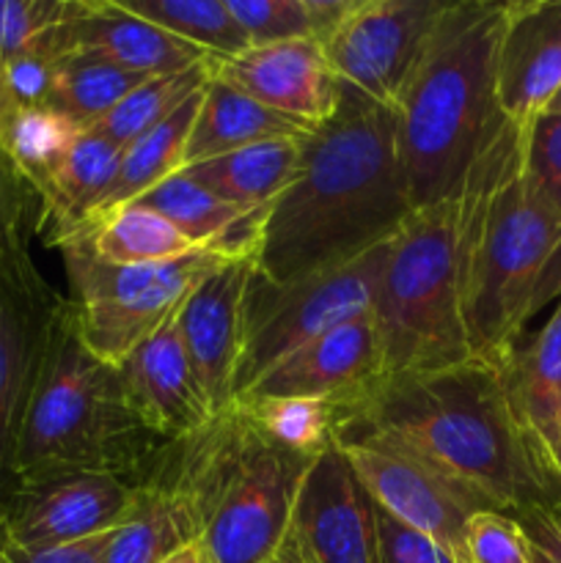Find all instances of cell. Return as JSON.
Masks as SVG:
<instances>
[{
  "label": "cell",
  "instance_id": "1",
  "mask_svg": "<svg viewBox=\"0 0 561 563\" xmlns=\"http://www.w3.org/2000/svg\"><path fill=\"white\" fill-rule=\"evenodd\" d=\"M462 324L473 361L504 368L561 297V214L526 174V126L501 119L451 196Z\"/></svg>",
  "mask_w": 561,
  "mask_h": 563
},
{
  "label": "cell",
  "instance_id": "2",
  "mask_svg": "<svg viewBox=\"0 0 561 563\" xmlns=\"http://www.w3.org/2000/svg\"><path fill=\"white\" fill-rule=\"evenodd\" d=\"M339 429L402 445L509 517L561 506L548 454L517 418L501 368L465 361L438 372L383 379Z\"/></svg>",
  "mask_w": 561,
  "mask_h": 563
},
{
  "label": "cell",
  "instance_id": "3",
  "mask_svg": "<svg viewBox=\"0 0 561 563\" xmlns=\"http://www.w3.org/2000/svg\"><path fill=\"white\" fill-rule=\"evenodd\" d=\"M410 212L394 110L344 86L333 119L306 135L292 185L264 209L253 267L273 284L300 278L383 245Z\"/></svg>",
  "mask_w": 561,
  "mask_h": 563
},
{
  "label": "cell",
  "instance_id": "4",
  "mask_svg": "<svg viewBox=\"0 0 561 563\" xmlns=\"http://www.w3.org/2000/svg\"><path fill=\"white\" fill-rule=\"evenodd\" d=\"M506 0H446L394 104L396 154L413 209L454 196L504 113L495 93Z\"/></svg>",
  "mask_w": 561,
  "mask_h": 563
},
{
  "label": "cell",
  "instance_id": "5",
  "mask_svg": "<svg viewBox=\"0 0 561 563\" xmlns=\"http://www.w3.org/2000/svg\"><path fill=\"white\" fill-rule=\"evenodd\" d=\"M165 443L130 407L119 368L86 350L69 300L55 295L16 434L14 487L80 471L135 482Z\"/></svg>",
  "mask_w": 561,
  "mask_h": 563
},
{
  "label": "cell",
  "instance_id": "6",
  "mask_svg": "<svg viewBox=\"0 0 561 563\" xmlns=\"http://www.w3.org/2000/svg\"><path fill=\"white\" fill-rule=\"evenodd\" d=\"M201 542L215 563H270L286 542L308 456L284 449L242 407L190 434Z\"/></svg>",
  "mask_w": 561,
  "mask_h": 563
},
{
  "label": "cell",
  "instance_id": "7",
  "mask_svg": "<svg viewBox=\"0 0 561 563\" xmlns=\"http://www.w3.org/2000/svg\"><path fill=\"white\" fill-rule=\"evenodd\" d=\"M383 379L471 361L454 262L451 198L418 207L385 242L374 295Z\"/></svg>",
  "mask_w": 561,
  "mask_h": 563
},
{
  "label": "cell",
  "instance_id": "8",
  "mask_svg": "<svg viewBox=\"0 0 561 563\" xmlns=\"http://www.w3.org/2000/svg\"><path fill=\"white\" fill-rule=\"evenodd\" d=\"M69 278V308L86 350L119 368L138 346L179 313L182 302L215 267L240 253L198 251L163 264L116 267L91 253L82 236L55 245Z\"/></svg>",
  "mask_w": 561,
  "mask_h": 563
},
{
  "label": "cell",
  "instance_id": "9",
  "mask_svg": "<svg viewBox=\"0 0 561 563\" xmlns=\"http://www.w3.org/2000/svg\"><path fill=\"white\" fill-rule=\"evenodd\" d=\"M385 242L346 262L273 284L253 267L242 313L234 405L270 372L336 324L372 311L383 269Z\"/></svg>",
  "mask_w": 561,
  "mask_h": 563
},
{
  "label": "cell",
  "instance_id": "10",
  "mask_svg": "<svg viewBox=\"0 0 561 563\" xmlns=\"http://www.w3.org/2000/svg\"><path fill=\"white\" fill-rule=\"evenodd\" d=\"M336 445L361 478L374 506L432 537L460 561L465 559L468 522L479 511H490L482 500L435 471L429 462L383 438L339 429Z\"/></svg>",
  "mask_w": 561,
  "mask_h": 563
},
{
  "label": "cell",
  "instance_id": "11",
  "mask_svg": "<svg viewBox=\"0 0 561 563\" xmlns=\"http://www.w3.org/2000/svg\"><path fill=\"white\" fill-rule=\"evenodd\" d=\"M446 0H350L319 42L344 86L394 110Z\"/></svg>",
  "mask_w": 561,
  "mask_h": 563
},
{
  "label": "cell",
  "instance_id": "12",
  "mask_svg": "<svg viewBox=\"0 0 561 563\" xmlns=\"http://www.w3.org/2000/svg\"><path fill=\"white\" fill-rule=\"evenodd\" d=\"M135 509V484L110 473L22 482L0 504V544L50 548L116 531Z\"/></svg>",
  "mask_w": 561,
  "mask_h": 563
},
{
  "label": "cell",
  "instance_id": "13",
  "mask_svg": "<svg viewBox=\"0 0 561 563\" xmlns=\"http://www.w3.org/2000/svg\"><path fill=\"white\" fill-rule=\"evenodd\" d=\"M383 377L377 322L372 311H363L286 357L237 405L258 399H319L344 412L361 405Z\"/></svg>",
  "mask_w": 561,
  "mask_h": 563
},
{
  "label": "cell",
  "instance_id": "14",
  "mask_svg": "<svg viewBox=\"0 0 561 563\" xmlns=\"http://www.w3.org/2000/svg\"><path fill=\"white\" fill-rule=\"evenodd\" d=\"M289 533L311 563H377L374 504L339 445L308 465Z\"/></svg>",
  "mask_w": 561,
  "mask_h": 563
},
{
  "label": "cell",
  "instance_id": "15",
  "mask_svg": "<svg viewBox=\"0 0 561 563\" xmlns=\"http://www.w3.org/2000/svg\"><path fill=\"white\" fill-rule=\"evenodd\" d=\"M53 300L31 253L0 256V504L14 489L16 434Z\"/></svg>",
  "mask_w": 561,
  "mask_h": 563
},
{
  "label": "cell",
  "instance_id": "16",
  "mask_svg": "<svg viewBox=\"0 0 561 563\" xmlns=\"http://www.w3.org/2000/svg\"><path fill=\"white\" fill-rule=\"evenodd\" d=\"M251 275V253L226 258L187 295L176 313L179 339L215 416L234 407L242 313H245V291Z\"/></svg>",
  "mask_w": 561,
  "mask_h": 563
},
{
  "label": "cell",
  "instance_id": "17",
  "mask_svg": "<svg viewBox=\"0 0 561 563\" xmlns=\"http://www.w3.org/2000/svg\"><path fill=\"white\" fill-rule=\"evenodd\" d=\"M212 77L308 130L333 119L344 91L317 38L248 47L237 58L212 60Z\"/></svg>",
  "mask_w": 561,
  "mask_h": 563
},
{
  "label": "cell",
  "instance_id": "18",
  "mask_svg": "<svg viewBox=\"0 0 561 563\" xmlns=\"http://www.w3.org/2000/svg\"><path fill=\"white\" fill-rule=\"evenodd\" d=\"M561 88V0H506L495 60L498 110L528 126Z\"/></svg>",
  "mask_w": 561,
  "mask_h": 563
},
{
  "label": "cell",
  "instance_id": "19",
  "mask_svg": "<svg viewBox=\"0 0 561 563\" xmlns=\"http://www.w3.org/2000/svg\"><path fill=\"white\" fill-rule=\"evenodd\" d=\"M130 407L163 440L198 432L215 418L176 330V317L119 366Z\"/></svg>",
  "mask_w": 561,
  "mask_h": 563
},
{
  "label": "cell",
  "instance_id": "20",
  "mask_svg": "<svg viewBox=\"0 0 561 563\" xmlns=\"http://www.w3.org/2000/svg\"><path fill=\"white\" fill-rule=\"evenodd\" d=\"M66 55H94L146 77L176 75L212 60L193 44L121 9L116 0H75V11L58 25Z\"/></svg>",
  "mask_w": 561,
  "mask_h": 563
},
{
  "label": "cell",
  "instance_id": "21",
  "mask_svg": "<svg viewBox=\"0 0 561 563\" xmlns=\"http://www.w3.org/2000/svg\"><path fill=\"white\" fill-rule=\"evenodd\" d=\"M119 163V146L91 130L77 132L66 157L38 190L36 234H42L53 247L66 236L77 234L113 185Z\"/></svg>",
  "mask_w": 561,
  "mask_h": 563
},
{
  "label": "cell",
  "instance_id": "22",
  "mask_svg": "<svg viewBox=\"0 0 561 563\" xmlns=\"http://www.w3.org/2000/svg\"><path fill=\"white\" fill-rule=\"evenodd\" d=\"M135 203L168 220L193 245L229 253H253V236L267 209H248L223 201L182 170L160 181Z\"/></svg>",
  "mask_w": 561,
  "mask_h": 563
},
{
  "label": "cell",
  "instance_id": "23",
  "mask_svg": "<svg viewBox=\"0 0 561 563\" xmlns=\"http://www.w3.org/2000/svg\"><path fill=\"white\" fill-rule=\"evenodd\" d=\"M306 132L311 130L264 108L248 93L209 75L201 108H198L190 137H187L185 168L204 163V159L223 157L237 148L253 146V143L273 141V137H297Z\"/></svg>",
  "mask_w": 561,
  "mask_h": 563
},
{
  "label": "cell",
  "instance_id": "24",
  "mask_svg": "<svg viewBox=\"0 0 561 563\" xmlns=\"http://www.w3.org/2000/svg\"><path fill=\"white\" fill-rule=\"evenodd\" d=\"M306 135L253 143V146L237 148L223 157L187 165L182 168V174H187L223 201L240 203L248 209H264L295 179Z\"/></svg>",
  "mask_w": 561,
  "mask_h": 563
},
{
  "label": "cell",
  "instance_id": "25",
  "mask_svg": "<svg viewBox=\"0 0 561 563\" xmlns=\"http://www.w3.org/2000/svg\"><path fill=\"white\" fill-rule=\"evenodd\" d=\"M501 374L517 418L548 454L561 429V297L544 328L520 341Z\"/></svg>",
  "mask_w": 561,
  "mask_h": 563
},
{
  "label": "cell",
  "instance_id": "26",
  "mask_svg": "<svg viewBox=\"0 0 561 563\" xmlns=\"http://www.w3.org/2000/svg\"><path fill=\"white\" fill-rule=\"evenodd\" d=\"M201 97L204 88L193 93L187 102H182L168 119L160 121V124L152 126L148 132H143L138 141H132L130 146L121 152V163L119 170H116L113 185L108 187V192L102 196V201H99L91 220L102 218V214L108 212H116V209L127 207V203H135L138 198L146 196V192L152 190V187H157L160 181H165L168 176L179 174V170L185 168V146L187 137H190L198 108H201ZM91 220H88V223H91ZM86 225H82V229H86Z\"/></svg>",
  "mask_w": 561,
  "mask_h": 563
},
{
  "label": "cell",
  "instance_id": "27",
  "mask_svg": "<svg viewBox=\"0 0 561 563\" xmlns=\"http://www.w3.org/2000/svg\"><path fill=\"white\" fill-rule=\"evenodd\" d=\"M72 236H82L94 256L116 267L176 262L190 253L209 251V247L193 245L168 220L141 203H127L116 212L102 214Z\"/></svg>",
  "mask_w": 561,
  "mask_h": 563
},
{
  "label": "cell",
  "instance_id": "28",
  "mask_svg": "<svg viewBox=\"0 0 561 563\" xmlns=\"http://www.w3.org/2000/svg\"><path fill=\"white\" fill-rule=\"evenodd\" d=\"M116 3L130 14L163 27L170 36L193 44L212 60L237 58L251 47L226 0H116Z\"/></svg>",
  "mask_w": 561,
  "mask_h": 563
},
{
  "label": "cell",
  "instance_id": "29",
  "mask_svg": "<svg viewBox=\"0 0 561 563\" xmlns=\"http://www.w3.org/2000/svg\"><path fill=\"white\" fill-rule=\"evenodd\" d=\"M146 80V75H135L94 55H69L55 71L47 108L66 115L77 130H88Z\"/></svg>",
  "mask_w": 561,
  "mask_h": 563
},
{
  "label": "cell",
  "instance_id": "30",
  "mask_svg": "<svg viewBox=\"0 0 561 563\" xmlns=\"http://www.w3.org/2000/svg\"><path fill=\"white\" fill-rule=\"evenodd\" d=\"M77 132L80 130L66 115L47 104L9 110L0 113V152L11 159L38 198V190L66 157Z\"/></svg>",
  "mask_w": 561,
  "mask_h": 563
},
{
  "label": "cell",
  "instance_id": "31",
  "mask_svg": "<svg viewBox=\"0 0 561 563\" xmlns=\"http://www.w3.org/2000/svg\"><path fill=\"white\" fill-rule=\"evenodd\" d=\"M209 75H212V60H204V64L190 66L187 71H176V75L148 77L146 82H141L130 97L121 99L105 119H99L88 130L102 135L105 141H110L124 152L143 132L157 126L182 102H187L193 93L201 91L207 86Z\"/></svg>",
  "mask_w": 561,
  "mask_h": 563
},
{
  "label": "cell",
  "instance_id": "32",
  "mask_svg": "<svg viewBox=\"0 0 561 563\" xmlns=\"http://www.w3.org/2000/svg\"><path fill=\"white\" fill-rule=\"evenodd\" d=\"M242 407L258 429L284 449L295 454L314 456L324 454L336 445L341 410L319 399H258Z\"/></svg>",
  "mask_w": 561,
  "mask_h": 563
},
{
  "label": "cell",
  "instance_id": "33",
  "mask_svg": "<svg viewBox=\"0 0 561 563\" xmlns=\"http://www.w3.org/2000/svg\"><path fill=\"white\" fill-rule=\"evenodd\" d=\"M251 47L314 38L306 0H226Z\"/></svg>",
  "mask_w": 561,
  "mask_h": 563
},
{
  "label": "cell",
  "instance_id": "34",
  "mask_svg": "<svg viewBox=\"0 0 561 563\" xmlns=\"http://www.w3.org/2000/svg\"><path fill=\"white\" fill-rule=\"evenodd\" d=\"M75 11V0H0V64L31 44Z\"/></svg>",
  "mask_w": 561,
  "mask_h": 563
},
{
  "label": "cell",
  "instance_id": "35",
  "mask_svg": "<svg viewBox=\"0 0 561 563\" xmlns=\"http://www.w3.org/2000/svg\"><path fill=\"white\" fill-rule=\"evenodd\" d=\"M465 563H531L520 522L501 511H479L465 531Z\"/></svg>",
  "mask_w": 561,
  "mask_h": 563
},
{
  "label": "cell",
  "instance_id": "36",
  "mask_svg": "<svg viewBox=\"0 0 561 563\" xmlns=\"http://www.w3.org/2000/svg\"><path fill=\"white\" fill-rule=\"evenodd\" d=\"M38 225V198L33 187L0 152V256L28 251V236Z\"/></svg>",
  "mask_w": 561,
  "mask_h": 563
},
{
  "label": "cell",
  "instance_id": "37",
  "mask_svg": "<svg viewBox=\"0 0 561 563\" xmlns=\"http://www.w3.org/2000/svg\"><path fill=\"white\" fill-rule=\"evenodd\" d=\"M526 174L561 214V113H539L526 126Z\"/></svg>",
  "mask_w": 561,
  "mask_h": 563
},
{
  "label": "cell",
  "instance_id": "38",
  "mask_svg": "<svg viewBox=\"0 0 561 563\" xmlns=\"http://www.w3.org/2000/svg\"><path fill=\"white\" fill-rule=\"evenodd\" d=\"M374 528H377V563H462L449 548L399 522L380 506H374Z\"/></svg>",
  "mask_w": 561,
  "mask_h": 563
},
{
  "label": "cell",
  "instance_id": "39",
  "mask_svg": "<svg viewBox=\"0 0 561 563\" xmlns=\"http://www.w3.org/2000/svg\"><path fill=\"white\" fill-rule=\"evenodd\" d=\"M116 531H105L69 544H50V548H11V544H0V563H105V555H108Z\"/></svg>",
  "mask_w": 561,
  "mask_h": 563
},
{
  "label": "cell",
  "instance_id": "40",
  "mask_svg": "<svg viewBox=\"0 0 561 563\" xmlns=\"http://www.w3.org/2000/svg\"><path fill=\"white\" fill-rule=\"evenodd\" d=\"M531 548V563H561V506L517 517Z\"/></svg>",
  "mask_w": 561,
  "mask_h": 563
},
{
  "label": "cell",
  "instance_id": "41",
  "mask_svg": "<svg viewBox=\"0 0 561 563\" xmlns=\"http://www.w3.org/2000/svg\"><path fill=\"white\" fill-rule=\"evenodd\" d=\"M163 563H215V561H212V555L207 553V548H204L201 539H196V542L187 544V548H182L179 553H174Z\"/></svg>",
  "mask_w": 561,
  "mask_h": 563
},
{
  "label": "cell",
  "instance_id": "42",
  "mask_svg": "<svg viewBox=\"0 0 561 563\" xmlns=\"http://www.w3.org/2000/svg\"><path fill=\"white\" fill-rule=\"evenodd\" d=\"M270 563H311V561L302 555V550L297 548V542L292 539V533H289V537H286V542L280 544L278 553L273 555V561H270Z\"/></svg>",
  "mask_w": 561,
  "mask_h": 563
},
{
  "label": "cell",
  "instance_id": "43",
  "mask_svg": "<svg viewBox=\"0 0 561 563\" xmlns=\"http://www.w3.org/2000/svg\"><path fill=\"white\" fill-rule=\"evenodd\" d=\"M548 460H550V467H553L556 478H559V482H561V429H559V432H556V438L550 440Z\"/></svg>",
  "mask_w": 561,
  "mask_h": 563
},
{
  "label": "cell",
  "instance_id": "44",
  "mask_svg": "<svg viewBox=\"0 0 561 563\" xmlns=\"http://www.w3.org/2000/svg\"><path fill=\"white\" fill-rule=\"evenodd\" d=\"M544 113H561V88H559V91H556V97L550 99V104H548V108H544Z\"/></svg>",
  "mask_w": 561,
  "mask_h": 563
}]
</instances>
